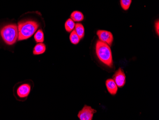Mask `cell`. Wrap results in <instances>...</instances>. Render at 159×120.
<instances>
[{
    "instance_id": "obj_8",
    "label": "cell",
    "mask_w": 159,
    "mask_h": 120,
    "mask_svg": "<svg viewBox=\"0 0 159 120\" xmlns=\"http://www.w3.org/2000/svg\"><path fill=\"white\" fill-rule=\"evenodd\" d=\"M106 86L110 94L114 95L117 93L118 86L113 79H109L106 81Z\"/></svg>"
},
{
    "instance_id": "obj_1",
    "label": "cell",
    "mask_w": 159,
    "mask_h": 120,
    "mask_svg": "<svg viewBox=\"0 0 159 120\" xmlns=\"http://www.w3.org/2000/svg\"><path fill=\"white\" fill-rule=\"evenodd\" d=\"M39 26V23L35 21H21L19 22L18 40L21 41L30 38L37 31Z\"/></svg>"
},
{
    "instance_id": "obj_11",
    "label": "cell",
    "mask_w": 159,
    "mask_h": 120,
    "mask_svg": "<svg viewBox=\"0 0 159 120\" xmlns=\"http://www.w3.org/2000/svg\"><path fill=\"white\" fill-rule=\"evenodd\" d=\"M75 31L77 34L80 39H82L84 36L85 30L84 26L81 23H77L75 26Z\"/></svg>"
},
{
    "instance_id": "obj_5",
    "label": "cell",
    "mask_w": 159,
    "mask_h": 120,
    "mask_svg": "<svg viewBox=\"0 0 159 120\" xmlns=\"http://www.w3.org/2000/svg\"><path fill=\"white\" fill-rule=\"evenodd\" d=\"M112 79L115 82L118 87L121 88L125 86L126 83V76L124 70L120 68L112 76Z\"/></svg>"
},
{
    "instance_id": "obj_3",
    "label": "cell",
    "mask_w": 159,
    "mask_h": 120,
    "mask_svg": "<svg viewBox=\"0 0 159 120\" xmlns=\"http://www.w3.org/2000/svg\"><path fill=\"white\" fill-rule=\"evenodd\" d=\"M1 35L6 44L12 45L16 42L18 38V29L16 24L6 25L2 28Z\"/></svg>"
},
{
    "instance_id": "obj_2",
    "label": "cell",
    "mask_w": 159,
    "mask_h": 120,
    "mask_svg": "<svg viewBox=\"0 0 159 120\" xmlns=\"http://www.w3.org/2000/svg\"><path fill=\"white\" fill-rule=\"evenodd\" d=\"M95 50L98 59L110 68L113 67L112 53L109 46L98 40L96 42Z\"/></svg>"
},
{
    "instance_id": "obj_15",
    "label": "cell",
    "mask_w": 159,
    "mask_h": 120,
    "mask_svg": "<svg viewBox=\"0 0 159 120\" xmlns=\"http://www.w3.org/2000/svg\"><path fill=\"white\" fill-rule=\"evenodd\" d=\"M132 3V0H120V5L124 10L129 9Z\"/></svg>"
},
{
    "instance_id": "obj_4",
    "label": "cell",
    "mask_w": 159,
    "mask_h": 120,
    "mask_svg": "<svg viewBox=\"0 0 159 120\" xmlns=\"http://www.w3.org/2000/svg\"><path fill=\"white\" fill-rule=\"evenodd\" d=\"M96 111L91 106L85 105L82 110L79 112L78 117L80 120H92Z\"/></svg>"
},
{
    "instance_id": "obj_13",
    "label": "cell",
    "mask_w": 159,
    "mask_h": 120,
    "mask_svg": "<svg viewBox=\"0 0 159 120\" xmlns=\"http://www.w3.org/2000/svg\"><path fill=\"white\" fill-rule=\"evenodd\" d=\"M70 40L73 44L77 45L79 43L80 38L79 37L77 33H76L75 30H73L71 31L70 36Z\"/></svg>"
},
{
    "instance_id": "obj_14",
    "label": "cell",
    "mask_w": 159,
    "mask_h": 120,
    "mask_svg": "<svg viewBox=\"0 0 159 120\" xmlns=\"http://www.w3.org/2000/svg\"><path fill=\"white\" fill-rule=\"evenodd\" d=\"M34 39L37 43H43L44 41V34L43 30L40 29L36 32L34 35Z\"/></svg>"
},
{
    "instance_id": "obj_16",
    "label": "cell",
    "mask_w": 159,
    "mask_h": 120,
    "mask_svg": "<svg viewBox=\"0 0 159 120\" xmlns=\"http://www.w3.org/2000/svg\"><path fill=\"white\" fill-rule=\"evenodd\" d=\"M159 20H157L156 22H155V31H156V33H157V35L159 36Z\"/></svg>"
},
{
    "instance_id": "obj_6",
    "label": "cell",
    "mask_w": 159,
    "mask_h": 120,
    "mask_svg": "<svg viewBox=\"0 0 159 120\" xmlns=\"http://www.w3.org/2000/svg\"><path fill=\"white\" fill-rule=\"evenodd\" d=\"M97 35L100 41L107 44L109 46L112 45L113 37L111 32L105 30H98L97 32Z\"/></svg>"
},
{
    "instance_id": "obj_9",
    "label": "cell",
    "mask_w": 159,
    "mask_h": 120,
    "mask_svg": "<svg viewBox=\"0 0 159 120\" xmlns=\"http://www.w3.org/2000/svg\"><path fill=\"white\" fill-rule=\"evenodd\" d=\"M46 50V46L43 43H39L34 46L33 50L34 55H41L44 53Z\"/></svg>"
},
{
    "instance_id": "obj_7",
    "label": "cell",
    "mask_w": 159,
    "mask_h": 120,
    "mask_svg": "<svg viewBox=\"0 0 159 120\" xmlns=\"http://www.w3.org/2000/svg\"><path fill=\"white\" fill-rule=\"evenodd\" d=\"M31 86L28 84H24L18 88L17 94L20 98L26 97L30 94Z\"/></svg>"
},
{
    "instance_id": "obj_12",
    "label": "cell",
    "mask_w": 159,
    "mask_h": 120,
    "mask_svg": "<svg viewBox=\"0 0 159 120\" xmlns=\"http://www.w3.org/2000/svg\"><path fill=\"white\" fill-rule=\"evenodd\" d=\"M75 24L71 19H68L65 23V29L67 32H70L74 30Z\"/></svg>"
},
{
    "instance_id": "obj_10",
    "label": "cell",
    "mask_w": 159,
    "mask_h": 120,
    "mask_svg": "<svg viewBox=\"0 0 159 120\" xmlns=\"http://www.w3.org/2000/svg\"><path fill=\"white\" fill-rule=\"evenodd\" d=\"M70 19L74 22H81L84 19V16L81 12L75 11L71 13Z\"/></svg>"
}]
</instances>
